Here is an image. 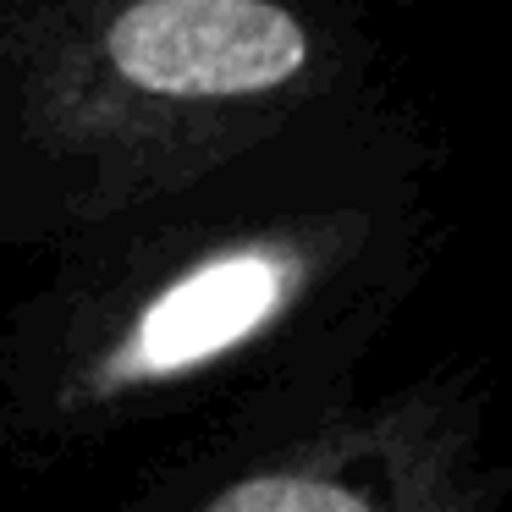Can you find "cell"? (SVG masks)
Wrapping results in <instances>:
<instances>
[{"label":"cell","mask_w":512,"mask_h":512,"mask_svg":"<svg viewBox=\"0 0 512 512\" xmlns=\"http://www.w3.org/2000/svg\"><path fill=\"white\" fill-rule=\"evenodd\" d=\"M309 28L281 0H127L105 23L116 83L160 100L276 94L309 67Z\"/></svg>","instance_id":"cell-1"},{"label":"cell","mask_w":512,"mask_h":512,"mask_svg":"<svg viewBox=\"0 0 512 512\" xmlns=\"http://www.w3.org/2000/svg\"><path fill=\"white\" fill-rule=\"evenodd\" d=\"M292 287H298V265L276 248L254 243L204 259L133 320V331L122 336V347L105 364V380L138 386V380L188 375V369L221 358L226 347L265 331L287 309Z\"/></svg>","instance_id":"cell-2"},{"label":"cell","mask_w":512,"mask_h":512,"mask_svg":"<svg viewBox=\"0 0 512 512\" xmlns=\"http://www.w3.org/2000/svg\"><path fill=\"white\" fill-rule=\"evenodd\" d=\"M210 512H369L353 490L314 474H259L210 501Z\"/></svg>","instance_id":"cell-3"}]
</instances>
